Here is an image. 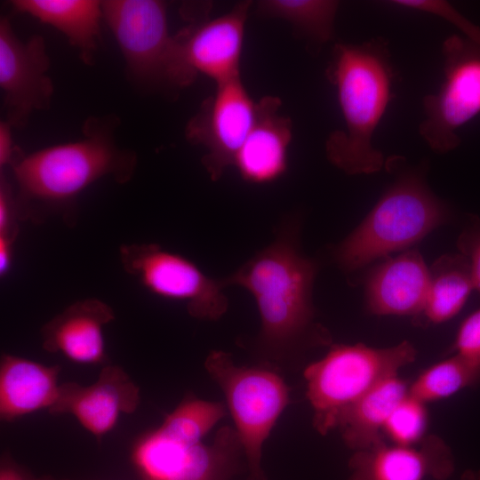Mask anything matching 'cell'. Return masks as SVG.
Wrapping results in <instances>:
<instances>
[{"label":"cell","mask_w":480,"mask_h":480,"mask_svg":"<svg viewBox=\"0 0 480 480\" xmlns=\"http://www.w3.org/2000/svg\"><path fill=\"white\" fill-rule=\"evenodd\" d=\"M116 126V117H90L84 124L83 139L29 154L19 148L10 166L20 220L43 223L59 216L73 225L76 200L87 188L104 178L122 184L130 181L137 156L117 146Z\"/></svg>","instance_id":"obj_1"},{"label":"cell","mask_w":480,"mask_h":480,"mask_svg":"<svg viewBox=\"0 0 480 480\" xmlns=\"http://www.w3.org/2000/svg\"><path fill=\"white\" fill-rule=\"evenodd\" d=\"M296 232L294 224H285L269 245L221 278L225 287L237 285L252 295L260 317L258 349L278 364L330 340L315 322L312 291L317 267L300 252Z\"/></svg>","instance_id":"obj_2"},{"label":"cell","mask_w":480,"mask_h":480,"mask_svg":"<svg viewBox=\"0 0 480 480\" xmlns=\"http://www.w3.org/2000/svg\"><path fill=\"white\" fill-rule=\"evenodd\" d=\"M326 75L335 86L344 120V129L326 140L328 160L350 175L380 171L385 160L372 138L393 96L388 42L373 38L358 44H336Z\"/></svg>","instance_id":"obj_3"},{"label":"cell","mask_w":480,"mask_h":480,"mask_svg":"<svg viewBox=\"0 0 480 480\" xmlns=\"http://www.w3.org/2000/svg\"><path fill=\"white\" fill-rule=\"evenodd\" d=\"M446 206L415 172L400 174L375 206L336 248L341 268L354 271L408 248L444 223Z\"/></svg>","instance_id":"obj_4"},{"label":"cell","mask_w":480,"mask_h":480,"mask_svg":"<svg viewBox=\"0 0 480 480\" xmlns=\"http://www.w3.org/2000/svg\"><path fill=\"white\" fill-rule=\"evenodd\" d=\"M415 358L416 349L407 340L388 348L332 345L304 371L314 428L321 435L338 428L352 405L383 380L398 375Z\"/></svg>","instance_id":"obj_5"},{"label":"cell","mask_w":480,"mask_h":480,"mask_svg":"<svg viewBox=\"0 0 480 480\" xmlns=\"http://www.w3.org/2000/svg\"><path fill=\"white\" fill-rule=\"evenodd\" d=\"M132 78L148 85L182 88L197 76L185 60L178 35H171L166 4L159 0L101 1Z\"/></svg>","instance_id":"obj_6"},{"label":"cell","mask_w":480,"mask_h":480,"mask_svg":"<svg viewBox=\"0 0 480 480\" xmlns=\"http://www.w3.org/2000/svg\"><path fill=\"white\" fill-rule=\"evenodd\" d=\"M204 367L223 391L252 480H262V448L290 394L275 372L236 365L231 355L212 351Z\"/></svg>","instance_id":"obj_7"},{"label":"cell","mask_w":480,"mask_h":480,"mask_svg":"<svg viewBox=\"0 0 480 480\" xmlns=\"http://www.w3.org/2000/svg\"><path fill=\"white\" fill-rule=\"evenodd\" d=\"M124 270L152 294L182 302L200 320L216 321L228 310L221 279H214L184 256L154 243L124 244L118 249Z\"/></svg>","instance_id":"obj_8"},{"label":"cell","mask_w":480,"mask_h":480,"mask_svg":"<svg viewBox=\"0 0 480 480\" xmlns=\"http://www.w3.org/2000/svg\"><path fill=\"white\" fill-rule=\"evenodd\" d=\"M444 78L436 93L423 99L425 118L419 133L437 153L460 144L458 132L480 114V48L452 35L442 45Z\"/></svg>","instance_id":"obj_9"},{"label":"cell","mask_w":480,"mask_h":480,"mask_svg":"<svg viewBox=\"0 0 480 480\" xmlns=\"http://www.w3.org/2000/svg\"><path fill=\"white\" fill-rule=\"evenodd\" d=\"M241 454L230 427L221 428L212 444L180 440L157 428L138 440L132 460L143 480H228Z\"/></svg>","instance_id":"obj_10"},{"label":"cell","mask_w":480,"mask_h":480,"mask_svg":"<svg viewBox=\"0 0 480 480\" xmlns=\"http://www.w3.org/2000/svg\"><path fill=\"white\" fill-rule=\"evenodd\" d=\"M256 109L257 102L238 76L217 84L214 94L188 121L186 138L207 150L202 164L212 180H218L228 167L234 165L254 124Z\"/></svg>","instance_id":"obj_11"},{"label":"cell","mask_w":480,"mask_h":480,"mask_svg":"<svg viewBox=\"0 0 480 480\" xmlns=\"http://www.w3.org/2000/svg\"><path fill=\"white\" fill-rule=\"evenodd\" d=\"M49 68L44 38L33 35L22 41L9 20L1 18L0 87L5 120L12 127H24L34 111L49 108L54 92Z\"/></svg>","instance_id":"obj_12"},{"label":"cell","mask_w":480,"mask_h":480,"mask_svg":"<svg viewBox=\"0 0 480 480\" xmlns=\"http://www.w3.org/2000/svg\"><path fill=\"white\" fill-rule=\"evenodd\" d=\"M140 389L127 372L117 365H105L90 385L61 383L52 414H70L94 436L109 433L120 417L135 412Z\"/></svg>","instance_id":"obj_13"},{"label":"cell","mask_w":480,"mask_h":480,"mask_svg":"<svg viewBox=\"0 0 480 480\" xmlns=\"http://www.w3.org/2000/svg\"><path fill=\"white\" fill-rule=\"evenodd\" d=\"M250 1L240 2L228 13L195 20L177 33L182 53L196 74L216 84L240 76V61Z\"/></svg>","instance_id":"obj_14"},{"label":"cell","mask_w":480,"mask_h":480,"mask_svg":"<svg viewBox=\"0 0 480 480\" xmlns=\"http://www.w3.org/2000/svg\"><path fill=\"white\" fill-rule=\"evenodd\" d=\"M348 468V480H444L454 470V459L444 441L431 435L415 445L383 442L356 451Z\"/></svg>","instance_id":"obj_15"},{"label":"cell","mask_w":480,"mask_h":480,"mask_svg":"<svg viewBox=\"0 0 480 480\" xmlns=\"http://www.w3.org/2000/svg\"><path fill=\"white\" fill-rule=\"evenodd\" d=\"M115 318L113 308L99 299L77 300L41 328L42 347L76 364H105L104 327Z\"/></svg>","instance_id":"obj_16"},{"label":"cell","mask_w":480,"mask_h":480,"mask_svg":"<svg viewBox=\"0 0 480 480\" xmlns=\"http://www.w3.org/2000/svg\"><path fill=\"white\" fill-rule=\"evenodd\" d=\"M280 106V99L275 96H265L257 102L254 124L234 162L248 183L273 182L287 169L292 122L279 113Z\"/></svg>","instance_id":"obj_17"},{"label":"cell","mask_w":480,"mask_h":480,"mask_svg":"<svg viewBox=\"0 0 480 480\" xmlns=\"http://www.w3.org/2000/svg\"><path fill=\"white\" fill-rule=\"evenodd\" d=\"M429 268L421 254L409 250L388 258L366 281L365 299L375 315L419 316L427 299Z\"/></svg>","instance_id":"obj_18"},{"label":"cell","mask_w":480,"mask_h":480,"mask_svg":"<svg viewBox=\"0 0 480 480\" xmlns=\"http://www.w3.org/2000/svg\"><path fill=\"white\" fill-rule=\"evenodd\" d=\"M60 367L10 354L0 361V417L11 421L56 404Z\"/></svg>","instance_id":"obj_19"},{"label":"cell","mask_w":480,"mask_h":480,"mask_svg":"<svg viewBox=\"0 0 480 480\" xmlns=\"http://www.w3.org/2000/svg\"><path fill=\"white\" fill-rule=\"evenodd\" d=\"M11 4L17 12L28 14L61 32L84 63L93 61L103 19L101 1L12 0Z\"/></svg>","instance_id":"obj_20"},{"label":"cell","mask_w":480,"mask_h":480,"mask_svg":"<svg viewBox=\"0 0 480 480\" xmlns=\"http://www.w3.org/2000/svg\"><path fill=\"white\" fill-rule=\"evenodd\" d=\"M408 389L407 383L395 375L352 405L338 425L346 445L356 452L385 442V425L396 407L408 396Z\"/></svg>","instance_id":"obj_21"},{"label":"cell","mask_w":480,"mask_h":480,"mask_svg":"<svg viewBox=\"0 0 480 480\" xmlns=\"http://www.w3.org/2000/svg\"><path fill=\"white\" fill-rule=\"evenodd\" d=\"M469 265L459 253L444 254L429 268L427 299L419 316L440 324L456 316L474 291Z\"/></svg>","instance_id":"obj_22"},{"label":"cell","mask_w":480,"mask_h":480,"mask_svg":"<svg viewBox=\"0 0 480 480\" xmlns=\"http://www.w3.org/2000/svg\"><path fill=\"white\" fill-rule=\"evenodd\" d=\"M256 11L262 16L280 18L317 44L332 39L339 2L331 0H262Z\"/></svg>","instance_id":"obj_23"},{"label":"cell","mask_w":480,"mask_h":480,"mask_svg":"<svg viewBox=\"0 0 480 480\" xmlns=\"http://www.w3.org/2000/svg\"><path fill=\"white\" fill-rule=\"evenodd\" d=\"M480 383V365L454 356L421 372L409 386L410 396L423 404L442 400Z\"/></svg>","instance_id":"obj_24"},{"label":"cell","mask_w":480,"mask_h":480,"mask_svg":"<svg viewBox=\"0 0 480 480\" xmlns=\"http://www.w3.org/2000/svg\"><path fill=\"white\" fill-rule=\"evenodd\" d=\"M226 415L220 402L187 398L170 412L158 428L186 442L197 443Z\"/></svg>","instance_id":"obj_25"},{"label":"cell","mask_w":480,"mask_h":480,"mask_svg":"<svg viewBox=\"0 0 480 480\" xmlns=\"http://www.w3.org/2000/svg\"><path fill=\"white\" fill-rule=\"evenodd\" d=\"M428 423L426 404L408 396L396 407L385 428L393 444L415 445L424 437Z\"/></svg>","instance_id":"obj_26"},{"label":"cell","mask_w":480,"mask_h":480,"mask_svg":"<svg viewBox=\"0 0 480 480\" xmlns=\"http://www.w3.org/2000/svg\"><path fill=\"white\" fill-rule=\"evenodd\" d=\"M393 6L418 11L438 16L455 26L464 34V37L480 48V27L463 16L452 5L438 0H395Z\"/></svg>","instance_id":"obj_27"},{"label":"cell","mask_w":480,"mask_h":480,"mask_svg":"<svg viewBox=\"0 0 480 480\" xmlns=\"http://www.w3.org/2000/svg\"><path fill=\"white\" fill-rule=\"evenodd\" d=\"M456 354L480 365V307L460 324L455 342Z\"/></svg>","instance_id":"obj_28"},{"label":"cell","mask_w":480,"mask_h":480,"mask_svg":"<svg viewBox=\"0 0 480 480\" xmlns=\"http://www.w3.org/2000/svg\"><path fill=\"white\" fill-rule=\"evenodd\" d=\"M459 252L468 260L474 289L480 294V217L471 220L457 240Z\"/></svg>","instance_id":"obj_29"},{"label":"cell","mask_w":480,"mask_h":480,"mask_svg":"<svg viewBox=\"0 0 480 480\" xmlns=\"http://www.w3.org/2000/svg\"><path fill=\"white\" fill-rule=\"evenodd\" d=\"M19 217L15 190L7 179H0V236L16 239L19 234Z\"/></svg>","instance_id":"obj_30"},{"label":"cell","mask_w":480,"mask_h":480,"mask_svg":"<svg viewBox=\"0 0 480 480\" xmlns=\"http://www.w3.org/2000/svg\"><path fill=\"white\" fill-rule=\"evenodd\" d=\"M12 125L4 120L0 123V167L10 165L19 148L15 147Z\"/></svg>","instance_id":"obj_31"},{"label":"cell","mask_w":480,"mask_h":480,"mask_svg":"<svg viewBox=\"0 0 480 480\" xmlns=\"http://www.w3.org/2000/svg\"><path fill=\"white\" fill-rule=\"evenodd\" d=\"M15 240L11 237L0 236V276L2 277L7 275L12 267Z\"/></svg>","instance_id":"obj_32"},{"label":"cell","mask_w":480,"mask_h":480,"mask_svg":"<svg viewBox=\"0 0 480 480\" xmlns=\"http://www.w3.org/2000/svg\"><path fill=\"white\" fill-rule=\"evenodd\" d=\"M0 480H33L21 468L11 461L2 462Z\"/></svg>","instance_id":"obj_33"},{"label":"cell","mask_w":480,"mask_h":480,"mask_svg":"<svg viewBox=\"0 0 480 480\" xmlns=\"http://www.w3.org/2000/svg\"><path fill=\"white\" fill-rule=\"evenodd\" d=\"M463 480H480V470L479 471H468L463 476Z\"/></svg>","instance_id":"obj_34"},{"label":"cell","mask_w":480,"mask_h":480,"mask_svg":"<svg viewBox=\"0 0 480 480\" xmlns=\"http://www.w3.org/2000/svg\"><path fill=\"white\" fill-rule=\"evenodd\" d=\"M33 480H55V479H52V478H33Z\"/></svg>","instance_id":"obj_35"}]
</instances>
